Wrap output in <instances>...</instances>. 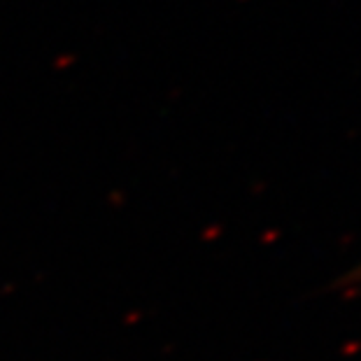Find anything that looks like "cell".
<instances>
[{
	"instance_id": "6da1fadb",
	"label": "cell",
	"mask_w": 361,
	"mask_h": 361,
	"mask_svg": "<svg viewBox=\"0 0 361 361\" xmlns=\"http://www.w3.org/2000/svg\"><path fill=\"white\" fill-rule=\"evenodd\" d=\"M343 284H345V287H348L350 291H361V266H359V268H355V271H352V273L345 275Z\"/></svg>"
}]
</instances>
